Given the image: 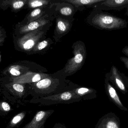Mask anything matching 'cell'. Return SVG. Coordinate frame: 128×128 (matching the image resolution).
Wrapping results in <instances>:
<instances>
[{"label":"cell","mask_w":128,"mask_h":128,"mask_svg":"<svg viewBox=\"0 0 128 128\" xmlns=\"http://www.w3.org/2000/svg\"><path fill=\"white\" fill-rule=\"evenodd\" d=\"M48 44V42L46 40L43 41L38 43L32 50V51L34 52H37V51L42 50L47 46Z\"/></svg>","instance_id":"obj_22"},{"label":"cell","mask_w":128,"mask_h":128,"mask_svg":"<svg viewBox=\"0 0 128 128\" xmlns=\"http://www.w3.org/2000/svg\"><path fill=\"white\" fill-rule=\"evenodd\" d=\"M43 34V32L38 29L22 36H15L12 35L15 49L25 52L32 51L38 43Z\"/></svg>","instance_id":"obj_4"},{"label":"cell","mask_w":128,"mask_h":128,"mask_svg":"<svg viewBox=\"0 0 128 128\" xmlns=\"http://www.w3.org/2000/svg\"><path fill=\"white\" fill-rule=\"evenodd\" d=\"M82 100V98L72 90L40 98H32L29 102L43 106H49L59 104H69Z\"/></svg>","instance_id":"obj_3"},{"label":"cell","mask_w":128,"mask_h":128,"mask_svg":"<svg viewBox=\"0 0 128 128\" xmlns=\"http://www.w3.org/2000/svg\"><path fill=\"white\" fill-rule=\"evenodd\" d=\"M2 81V79H0V82H1V81Z\"/></svg>","instance_id":"obj_28"},{"label":"cell","mask_w":128,"mask_h":128,"mask_svg":"<svg viewBox=\"0 0 128 128\" xmlns=\"http://www.w3.org/2000/svg\"><path fill=\"white\" fill-rule=\"evenodd\" d=\"M54 112L52 109L38 111L31 121L22 128H44L46 120Z\"/></svg>","instance_id":"obj_10"},{"label":"cell","mask_w":128,"mask_h":128,"mask_svg":"<svg viewBox=\"0 0 128 128\" xmlns=\"http://www.w3.org/2000/svg\"><path fill=\"white\" fill-rule=\"evenodd\" d=\"M43 13V11L42 9L39 8H36L27 15L26 18L25 19L24 21L18 23L20 25H24L35 21L38 19Z\"/></svg>","instance_id":"obj_17"},{"label":"cell","mask_w":128,"mask_h":128,"mask_svg":"<svg viewBox=\"0 0 128 128\" xmlns=\"http://www.w3.org/2000/svg\"><path fill=\"white\" fill-rule=\"evenodd\" d=\"M12 110L11 106L6 101H0V113L2 115H6Z\"/></svg>","instance_id":"obj_21"},{"label":"cell","mask_w":128,"mask_h":128,"mask_svg":"<svg viewBox=\"0 0 128 128\" xmlns=\"http://www.w3.org/2000/svg\"><path fill=\"white\" fill-rule=\"evenodd\" d=\"M2 79L1 86L9 93L18 98H22L27 97L28 94V87L27 88L26 84H20L10 82L4 78Z\"/></svg>","instance_id":"obj_7"},{"label":"cell","mask_w":128,"mask_h":128,"mask_svg":"<svg viewBox=\"0 0 128 128\" xmlns=\"http://www.w3.org/2000/svg\"><path fill=\"white\" fill-rule=\"evenodd\" d=\"M70 24L67 20L63 19H58L57 20L56 30L59 34L65 33L69 29Z\"/></svg>","instance_id":"obj_18"},{"label":"cell","mask_w":128,"mask_h":128,"mask_svg":"<svg viewBox=\"0 0 128 128\" xmlns=\"http://www.w3.org/2000/svg\"><path fill=\"white\" fill-rule=\"evenodd\" d=\"M49 77L48 75L46 74L38 73L28 71L26 73L18 77H12L4 78L10 82L20 84H31L37 82L40 80Z\"/></svg>","instance_id":"obj_9"},{"label":"cell","mask_w":128,"mask_h":128,"mask_svg":"<svg viewBox=\"0 0 128 128\" xmlns=\"http://www.w3.org/2000/svg\"><path fill=\"white\" fill-rule=\"evenodd\" d=\"M6 37V30L2 26H0V46H2L4 45Z\"/></svg>","instance_id":"obj_23"},{"label":"cell","mask_w":128,"mask_h":128,"mask_svg":"<svg viewBox=\"0 0 128 128\" xmlns=\"http://www.w3.org/2000/svg\"><path fill=\"white\" fill-rule=\"evenodd\" d=\"M48 21L43 18L31 22L24 25H20L17 23L14 28L13 35L20 36L26 34L28 32L38 29V28L45 25Z\"/></svg>","instance_id":"obj_8"},{"label":"cell","mask_w":128,"mask_h":128,"mask_svg":"<svg viewBox=\"0 0 128 128\" xmlns=\"http://www.w3.org/2000/svg\"><path fill=\"white\" fill-rule=\"evenodd\" d=\"M77 6L91 5L97 3H101L104 0H66L65 1Z\"/></svg>","instance_id":"obj_19"},{"label":"cell","mask_w":128,"mask_h":128,"mask_svg":"<svg viewBox=\"0 0 128 128\" xmlns=\"http://www.w3.org/2000/svg\"><path fill=\"white\" fill-rule=\"evenodd\" d=\"M52 128H67L64 125L61 123H56Z\"/></svg>","instance_id":"obj_26"},{"label":"cell","mask_w":128,"mask_h":128,"mask_svg":"<svg viewBox=\"0 0 128 128\" xmlns=\"http://www.w3.org/2000/svg\"><path fill=\"white\" fill-rule=\"evenodd\" d=\"M120 59L121 61L124 63L126 67L128 70V58L127 57L122 56L120 57Z\"/></svg>","instance_id":"obj_25"},{"label":"cell","mask_w":128,"mask_h":128,"mask_svg":"<svg viewBox=\"0 0 128 128\" xmlns=\"http://www.w3.org/2000/svg\"><path fill=\"white\" fill-rule=\"evenodd\" d=\"M104 88L106 94L110 101L121 110L128 111V109L124 106L120 99L116 89L106 78L104 80Z\"/></svg>","instance_id":"obj_12"},{"label":"cell","mask_w":128,"mask_h":128,"mask_svg":"<svg viewBox=\"0 0 128 128\" xmlns=\"http://www.w3.org/2000/svg\"><path fill=\"white\" fill-rule=\"evenodd\" d=\"M28 0H8V8L12 12L17 13L27 5Z\"/></svg>","instance_id":"obj_16"},{"label":"cell","mask_w":128,"mask_h":128,"mask_svg":"<svg viewBox=\"0 0 128 128\" xmlns=\"http://www.w3.org/2000/svg\"><path fill=\"white\" fill-rule=\"evenodd\" d=\"M28 84L29 85L28 94L30 95L34 99L51 96L74 89L62 85L59 80L50 77L43 79L37 82Z\"/></svg>","instance_id":"obj_1"},{"label":"cell","mask_w":128,"mask_h":128,"mask_svg":"<svg viewBox=\"0 0 128 128\" xmlns=\"http://www.w3.org/2000/svg\"><path fill=\"white\" fill-rule=\"evenodd\" d=\"M106 78L123 94L126 95L128 92V77L116 66H112L110 72L106 74Z\"/></svg>","instance_id":"obj_6"},{"label":"cell","mask_w":128,"mask_h":128,"mask_svg":"<svg viewBox=\"0 0 128 128\" xmlns=\"http://www.w3.org/2000/svg\"><path fill=\"white\" fill-rule=\"evenodd\" d=\"M100 5L106 10H120L128 7V0H104Z\"/></svg>","instance_id":"obj_13"},{"label":"cell","mask_w":128,"mask_h":128,"mask_svg":"<svg viewBox=\"0 0 128 128\" xmlns=\"http://www.w3.org/2000/svg\"><path fill=\"white\" fill-rule=\"evenodd\" d=\"M0 9H1L0 7Z\"/></svg>","instance_id":"obj_29"},{"label":"cell","mask_w":128,"mask_h":128,"mask_svg":"<svg viewBox=\"0 0 128 128\" xmlns=\"http://www.w3.org/2000/svg\"><path fill=\"white\" fill-rule=\"evenodd\" d=\"M60 13L64 16H69L71 15L73 13V10L70 7H64L61 8Z\"/></svg>","instance_id":"obj_24"},{"label":"cell","mask_w":128,"mask_h":128,"mask_svg":"<svg viewBox=\"0 0 128 128\" xmlns=\"http://www.w3.org/2000/svg\"><path fill=\"white\" fill-rule=\"evenodd\" d=\"M94 128H121L120 118L114 113H108L99 119Z\"/></svg>","instance_id":"obj_11"},{"label":"cell","mask_w":128,"mask_h":128,"mask_svg":"<svg viewBox=\"0 0 128 128\" xmlns=\"http://www.w3.org/2000/svg\"><path fill=\"white\" fill-rule=\"evenodd\" d=\"M122 52L128 58V46H126L125 47L122 49Z\"/></svg>","instance_id":"obj_27"},{"label":"cell","mask_w":128,"mask_h":128,"mask_svg":"<svg viewBox=\"0 0 128 128\" xmlns=\"http://www.w3.org/2000/svg\"><path fill=\"white\" fill-rule=\"evenodd\" d=\"M73 91L80 96L82 100H91L97 97V91L95 89L86 87H77Z\"/></svg>","instance_id":"obj_14"},{"label":"cell","mask_w":128,"mask_h":128,"mask_svg":"<svg viewBox=\"0 0 128 128\" xmlns=\"http://www.w3.org/2000/svg\"><path fill=\"white\" fill-rule=\"evenodd\" d=\"M73 53L74 57L68 60L65 67V72L69 74H72L80 70L86 59V50L81 44L75 45Z\"/></svg>","instance_id":"obj_5"},{"label":"cell","mask_w":128,"mask_h":128,"mask_svg":"<svg viewBox=\"0 0 128 128\" xmlns=\"http://www.w3.org/2000/svg\"><path fill=\"white\" fill-rule=\"evenodd\" d=\"M49 2L46 0H29L28 1L27 5L30 8H36L45 6L48 4Z\"/></svg>","instance_id":"obj_20"},{"label":"cell","mask_w":128,"mask_h":128,"mask_svg":"<svg viewBox=\"0 0 128 128\" xmlns=\"http://www.w3.org/2000/svg\"><path fill=\"white\" fill-rule=\"evenodd\" d=\"M92 22L99 28L108 31L122 29L128 26V22L125 20L102 12L95 15Z\"/></svg>","instance_id":"obj_2"},{"label":"cell","mask_w":128,"mask_h":128,"mask_svg":"<svg viewBox=\"0 0 128 128\" xmlns=\"http://www.w3.org/2000/svg\"><path fill=\"white\" fill-rule=\"evenodd\" d=\"M26 111H22L14 116L6 128H16L20 125L26 116Z\"/></svg>","instance_id":"obj_15"}]
</instances>
